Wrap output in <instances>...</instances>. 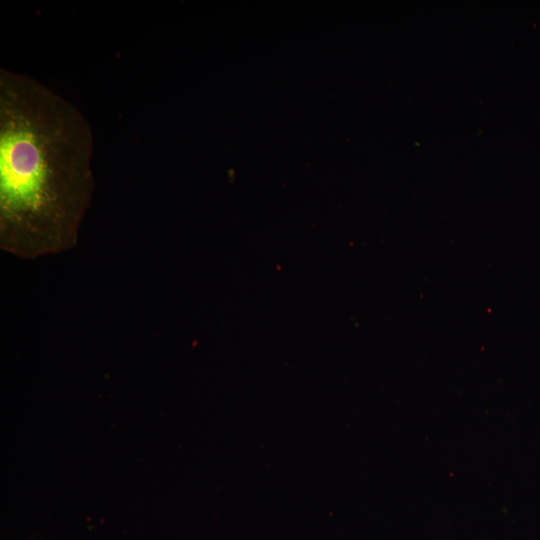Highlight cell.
I'll use <instances>...</instances> for the list:
<instances>
[{
  "instance_id": "1",
  "label": "cell",
  "mask_w": 540,
  "mask_h": 540,
  "mask_svg": "<svg viewBox=\"0 0 540 540\" xmlns=\"http://www.w3.org/2000/svg\"><path fill=\"white\" fill-rule=\"evenodd\" d=\"M93 133L37 79L0 69V247L22 259L77 244L94 190Z\"/></svg>"
}]
</instances>
